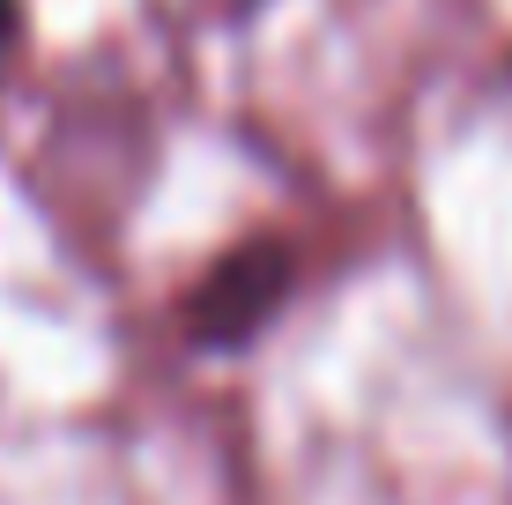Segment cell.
I'll return each mask as SVG.
<instances>
[{"label": "cell", "instance_id": "cell-1", "mask_svg": "<svg viewBox=\"0 0 512 505\" xmlns=\"http://www.w3.org/2000/svg\"><path fill=\"white\" fill-rule=\"evenodd\" d=\"M290 305V253L275 238H245L193 283L186 298V335L201 350H245L275 312Z\"/></svg>", "mask_w": 512, "mask_h": 505}, {"label": "cell", "instance_id": "cell-2", "mask_svg": "<svg viewBox=\"0 0 512 505\" xmlns=\"http://www.w3.org/2000/svg\"><path fill=\"white\" fill-rule=\"evenodd\" d=\"M15 15H23V8H15V0H0V52H8V38H15Z\"/></svg>", "mask_w": 512, "mask_h": 505}]
</instances>
